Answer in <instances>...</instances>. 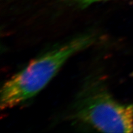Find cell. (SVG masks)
<instances>
[{"label":"cell","mask_w":133,"mask_h":133,"mask_svg":"<svg viewBox=\"0 0 133 133\" xmlns=\"http://www.w3.org/2000/svg\"><path fill=\"white\" fill-rule=\"evenodd\" d=\"M73 3H75L78 5H80L82 7H86L90 4L96 3V2H105V1H109V0H69Z\"/></svg>","instance_id":"3"},{"label":"cell","mask_w":133,"mask_h":133,"mask_svg":"<svg viewBox=\"0 0 133 133\" xmlns=\"http://www.w3.org/2000/svg\"><path fill=\"white\" fill-rule=\"evenodd\" d=\"M92 33L74 37L33 60L8 80L1 91L0 107L12 108L33 98L49 83L71 56L95 42Z\"/></svg>","instance_id":"1"},{"label":"cell","mask_w":133,"mask_h":133,"mask_svg":"<svg viewBox=\"0 0 133 133\" xmlns=\"http://www.w3.org/2000/svg\"><path fill=\"white\" fill-rule=\"evenodd\" d=\"M73 117L101 132H133V104L117 101L99 82L88 84L81 91L74 105Z\"/></svg>","instance_id":"2"}]
</instances>
